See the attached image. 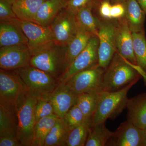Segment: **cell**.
I'll list each match as a JSON object with an SVG mask.
<instances>
[{
    "label": "cell",
    "instance_id": "cell-30",
    "mask_svg": "<svg viewBox=\"0 0 146 146\" xmlns=\"http://www.w3.org/2000/svg\"><path fill=\"white\" fill-rule=\"evenodd\" d=\"M54 115L55 112L50 99V93L38 96L35 108L36 123L42 118Z\"/></svg>",
    "mask_w": 146,
    "mask_h": 146
},
{
    "label": "cell",
    "instance_id": "cell-17",
    "mask_svg": "<svg viewBox=\"0 0 146 146\" xmlns=\"http://www.w3.org/2000/svg\"><path fill=\"white\" fill-rule=\"evenodd\" d=\"M28 40L21 27L15 23H0V47L27 45Z\"/></svg>",
    "mask_w": 146,
    "mask_h": 146
},
{
    "label": "cell",
    "instance_id": "cell-25",
    "mask_svg": "<svg viewBox=\"0 0 146 146\" xmlns=\"http://www.w3.org/2000/svg\"><path fill=\"white\" fill-rule=\"evenodd\" d=\"M56 115L42 118L35 127L33 146H44L46 137L58 119Z\"/></svg>",
    "mask_w": 146,
    "mask_h": 146
},
{
    "label": "cell",
    "instance_id": "cell-32",
    "mask_svg": "<svg viewBox=\"0 0 146 146\" xmlns=\"http://www.w3.org/2000/svg\"><path fill=\"white\" fill-rule=\"evenodd\" d=\"M102 0H67L64 8L76 14L81 9L88 6L93 5L97 9Z\"/></svg>",
    "mask_w": 146,
    "mask_h": 146
},
{
    "label": "cell",
    "instance_id": "cell-35",
    "mask_svg": "<svg viewBox=\"0 0 146 146\" xmlns=\"http://www.w3.org/2000/svg\"><path fill=\"white\" fill-rule=\"evenodd\" d=\"M125 15V8L123 3L112 4L111 16L112 20H118L124 18Z\"/></svg>",
    "mask_w": 146,
    "mask_h": 146
},
{
    "label": "cell",
    "instance_id": "cell-34",
    "mask_svg": "<svg viewBox=\"0 0 146 146\" xmlns=\"http://www.w3.org/2000/svg\"><path fill=\"white\" fill-rule=\"evenodd\" d=\"M112 5L110 0H102L100 3L97 9L98 11L100 16L103 20H112L111 16Z\"/></svg>",
    "mask_w": 146,
    "mask_h": 146
},
{
    "label": "cell",
    "instance_id": "cell-38",
    "mask_svg": "<svg viewBox=\"0 0 146 146\" xmlns=\"http://www.w3.org/2000/svg\"><path fill=\"white\" fill-rule=\"evenodd\" d=\"M126 0H110L112 4L117 3H123Z\"/></svg>",
    "mask_w": 146,
    "mask_h": 146
},
{
    "label": "cell",
    "instance_id": "cell-27",
    "mask_svg": "<svg viewBox=\"0 0 146 146\" xmlns=\"http://www.w3.org/2000/svg\"><path fill=\"white\" fill-rule=\"evenodd\" d=\"M101 92L84 93L78 96L76 105L81 110L86 119H91L94 115L98 106Z\"/></svg>",
    "mask_w": 146,
    "mask_h": 146
},
{
    "label": "cell",
    "instance_id": "cell-29",
    "mask_svg": "<svg viewBox=\"0 0 146 146\" xmlns=\"http://www.w3.org/2000/svg\"><path fill=\"white\" fill-rule=\"evenodd\" d=\"M133 49L137 65L146 73V37L145 31L132 33Z\"/></svg>",
    "mask_w": 146,
    "mask_h": 146
},
{
    "label": "cell",
    "instance_id": "cell-36",
    "mask_svg": "<svg viewBox=\"0 0 146 146\" xmlns=\"http://www.w3.org/2000/svg\"><path fill=\"white\" fill-rule=\"evenodd\" d=\"M0 146H22L17 136L6 135L0 136Z\"/></svg>",
    "mask_w": 146,
    "mask_h": 146
},
{
    "label": "cell",
    "instance_id": "cell-19",
    "mask_svg": "<svg viewBox=\"0 0 146 146\" xmlns=\"http://www.w3.org/2000/svg\"><path fill=\"white\" fill-rule=\"evenodd\" d=\"M67 0H46L36 13L34 23L45 27H49L54 18L65 7Z\"/></svg>",
    "mask_w": 146,
    "mask_h": 146
},
{
    "label": "cell",
    "instance_id": "cell-22",
    "mask_svg": "<svg viewBox=\"0 0 146 146\" xmlns=\"http://www.w3.org/2000/svg\"><path fill=\"white\" fill-rule=\"evenodd\" d=\"M93 36L94 35L79 26L76 34L67 46L66 58L67 68L86 48Z\"/></svg>",
    "mask_w": 146,
    "mask_h": 146
},
{
    "label": "cell",
    "instance_id": "cell-15",
    "mask_svg": "<svg viewBox=\"0 0 146 146\" xmlns=\"http://www.w3.org/2000/svg\"><path fill=\"white\" fill-rule=\"evenodd\" d=\"M78 95L68 88L65 82H59L54 90L50 93V97L54 108L55 114L62 119L76 104Z\"/></svg>",
    "mask_w": 146,
    "mask_h": 146
},
{
    "label": "cell",
    "instance_id": "cell-37",
    "mask_svg": "<svg viewBox=\"0 0 146 146\" xmlns=\"http://www.w3.org/2000/svg\"><path fill=\"white\" fill-rule=\"evenodd\" d=\"M139 5L146 14V0H136Z\"/></svg>",
    "mask_w": 146,
    "mask_h": 146
},
{
    "label": "cell",
    "instance_id": "cell-26",
    "mask_svg": "<svg viewBox=\"0 0 146 146\" xmlns=\"http://www.w3.org/2000/svg\"><path fill=\"white\" fill-rule=\"evenodd\" d=\"M69 132L64 125L62 119L58 118L46 137L44 146H65Z\"/></svg>",
    "mask_w": 146,
    "mask_h": 146
},
{
    "label": "cell",
    "instance_id": "cell-21",
    "mask_svg": "<svg viewBox=\"0 0 146 146\" xmlns=\"http://www.w3.org/2000/svg\"><path fill=\"white\" fill-rule=\"evenodd\" d=\"M46 0H18L12 4L13 12L19 20L34 23L40 6Z\"/></svg>",
    "mask_w": 146,
    "mask_h": 146
},
{
    "label": "cell",
    "instance_id": "cell-24",
    "mask_svg": "<svg viewBox=\"0 0 146 146\" xmlns=\"http://www.w3.org/2000/svg\"><path fill=\"white\" fill-rule=\"evenodd\" d=\"M113 133L106 127L105 122L91 126L85 146H107Z\"/></svg>",
    "mask_w": 146,
    "mask_h": 146
},
{
    "label": "cell",
    "instance_id": "cell-12",
    "mask_svg": "<svg viewBox=\"0 0 146 146\" xmlns=\"http://www.w3.org/2000/svg\"><path fill=\"white\" fill-rule=\"evenodd\" d=\"M31 54L27 45L2 47L0 48V68L14 70L30 65Z\"/></svg>",
    "mask_w": 146,
    "mask_h": 146
},
{
    "label": "cell",
    "instance_id": "cell-3",
    "mask_svg": "<svg viewBox=\"0 0 146 146\" xmlns=\"http://www.w3.org/2000/svg\"><path fill=\"white\" fill-rule=\"evenodd\" d=\"M142 77L135 68V65L126 60L116 52L105 70L103 79V91H118L134 80Z\"/></svg>",
    "mask_w": 146,
    "mask_h": 146
},
{
    "label": "cell",
    "instance_id": "cell-2",
    "mask_svg": "<svg viewBox=\"0 0 146 146\" xmlns=\"http://www.w3.org/2000/svg\"><path fill=\"white\" fill-rule=\"evenodd\" d=\"M140 78L134 80L122 89L114 92L103 91L100 94L96 111L90 121L91 126L105 122L108 119H115L126 108L127 95L131 88Z\"/></svg>",
    "mask_w": 146,
    "mask_h": 146
},
{
    "label": "cell",
    "instance_id": "cell-14",
    "mask_svg": "<svg viewBox=\"0 0 146 146\" xmlns=\"http://www.w3.org/2000/svg\"><path fill=\"white\" fill-rule=\"evenodd\" d=\"M117 20L115 39L117 52L133 65H137L133 49L132 32L124 17Z\"/></svg>",
    "mask_w": 146,
    "mask_h": 146
},
{
    "label": "cell",
    "instance_id": "cell-20",
    "mask_svg": "<svg viewBox=\"0 0 146 146\" xmlns=\"http://www.w3.org/2000/svg\"><path fill=\"white\" fill-rule=\"evenodd\" d=\"M17 127L15 106L0 102V136H16Z\"/></svg>",
    "mask_w": 146,
    "mask_h": 146
},
{
    "label": "cell",
    "instance_id": "cell-18",
    "mask_svg": "<svg viewBox=\"0 0 146 146\" xmlns=\"http://www.w3.org/2000/svg\"><path fill=\"white\" fill-rule=\"evenodd\" d=\"M125 8L124 18L132 33L145 31L144 24L146 14L136 0H126L123 3Z\"/></svg>",
    "mask_w": 146,
    "mask_h": 146
},
{
    "label": "cell",
    "instance_id": "cell-4",
    "mask_svg": "<svg viewBox=\"0 0 146 146\" xmlns=\"http://www.w3.org/2000/svg\"><path fill=\"white\" fill-rule=\"evenodd\" d=\"M67 47L54 44L31 55L30 65L51 75L58 80L67 68Z\"/></svg>",
    "mask_w": 146,
    "mask_h": 146
},
{
    "label": "cell",
    "instance_id": "cell-9",
    "mask_svg": "<svg viewBox=\"0 0 146 146\" xmlns=\"http://www.w3.org/2000/svg\"><path fill=\"white\" fill-rule=\"evenodd\" d=\"M56 44L67 47L76 34L79 25L76 14L63 8L50 26Z\"/></svg>",
    "mask_w": 146,
    "mask_h": 146
},
{
    "label": "cell",
    "instance_id": "cell-10",
    "mask_svg": "<svg viewBox=\"0 0 146 146\" xmlns=\"http://www.w3.org/2000/svg\"><path fill=\"white\" fill-rule=\"evenodd\" d=\"M98 36H92L86 48L68 66L63 74L58 78V82L66 81L76 73L98 65Z\"/></svg>",
    "mask_w": 146,
    "mask_h": 146
},
{
    "label": "cell",
    "instance_id": "cell-11",
    "mask_svg": "<svg viewBox=\"0 0 146 146\" xmlns=\"http://www.w3.org/2000/svg\"><path fill=\"white\" fill-rule=\"evenodd\" d=\"M28 90L20 75L13 70H0V102L16 105L18 98Z\"/></svg>",
    "mask_w": 146,
    "mask_h": 146
},
{
    "label": "cell",
    "instance_id": "cell-1",
    "mask_svg": "<svg viewBox=\"0 0 146 146\" xmlns=\"http://www.w3.org/2000/svg\"><path fill=\"white\" fill-rule=\"evenodd\" d=\"M39 95L27 90L20 95L15 105L16 136L22 146H33L36 124L35 108Z\"/></svg>",
    "mask_w": 146,
    "mask_h": 146
},
{
    "label": "cell",
    "instance_id": "cell-7",
    "mask_svg": "<svg viewBox=\"0 0 146 146\" xmlns=\"http://www.w3.org/2000/svg\"><path fill=\"white\" fill-rule=\"evenodd\" d=\"M16 23L21 27L28 40L27 46L31 55L55 44L52 30L45 27L30 22L17 19Z\"/></svg>",
    "mask_w": 146,
    "mask_h": 146
},
{
    "label": "cell",
    "instance_id": "cell-28",
    "mask_svg": "<svg viewBox=\"0 0 146 146\" xmlns=\"http://www.w3.org/2000/svg\"><path fill=\"white\" fill-rule=\"evenodd\" d=\"M90 121L91 119H86L70 131L66 141V146H85L91 127Z\"/></svg>",
    "mask_w": 146,
    "mask_h": 146
},
{
    "label": "cell",
    "instance_id": "cell-6",
    "mask_svg": "<svg viewBox=\"0 0 146 146\" xmlns=\"http://www.w3.org/2000/svg\"><path fill=\"white\" fill-rule=\"evenodd\" d=\"M13 71L21 76L28 90L39 96L52 92L59 83L51 75L30 65Z\"/></svg>",
    "mask_w": 146,
    "mask_h": 146
},
{
    "label": "cell",
    "instance_id": "cell-5",
    "mask_svg": "<svg viewBox=\"0 0 146 146\" xmlns=\"http://www.w3.org/2000/svg\"><path fill=\"white\" fill-rule=\"evenodd\" d=\"M104 71L98 64L76 73L63 82L76 95L100 93L103 91V79Z\"/></svg>",
    "mask_w": 146,
    "mask_h": 146
},
{
    "label": "cell",
    "instance_id": "cell-16",
    "mask_svg": "<svg viewBox=\"0 0 146 146\" xmlns=\"http://www.w3.org/2000/svg\"><path fill=\"white\" fill-rule=\"evenodd\" d=\"M126 108L127 121L144 129L146 126V93L128 99Z\"/></svg>",
    "mask_w": 146,
    "mask_h": 146
},
{
    "label": "cell",
    "instance_id": "cell-8",
    "mask_svg": "<svg viewBox=\"0 0 146 146\" xmlns=\"http://www.w3.org/2000/svg\"><path fill=\"white\" fill-rule=\"evenodd\" d=\"M101 21L98 33V65L105 70L117 52L115 30L116 21Z\"/></svg>",
    "mask_w": 146,
    "mask_h": 146
},
{
    "label": "cell",
    "instance_id": "cell-23",
    "mask_svg": "<svg viewBox=\"0 0 146 146\" xmlns=\"http://www.w3.org/2000/svg\"><path fill=\"white\" fill-rule=\"evenodd\" d=\"M94 6L90 5L81 9L76 14L79 26L94 36H98L101 21L93 15Z\"/></svg>",
    "mask_w": 146,
    "mask_h": 146
},
{
    "label": "cell",
    "instance_id": "cell-13",
    "mask_svg": "<svg viewBox=\"0 0 146 146\" xmlns=\"http://www.w3.org/2000/svg\"><path fill=\"white\" fill-rule=\"evenodd\" d=\"M107 146H146L143 129L127 120L114 132Z\"/></svg>",
    "mask_w": 146,
    "mask_h": 146
},
{
    "label": "cell",
    "instance_id": "cell-31",
    "mask_svg": "<svg viewBox=\"0 0 146 146\" xmlns=\"http://www.w3.org/2000/svg\"><path fill=\"white\" fill-rule=\"evenodd\" d=\"M64 125L70 133L74 128L80 125L86 119L81 110L75 104L62 118Z\"/></svg>",
    "mask_w": 146,
    "mask_h": 146
},
{
    "label": "cell",
    "instance_id": "cell-40",
    "mask_svg": "<svg viewBox=\"0 0 146 146\" xmlns=\"http://www.w3.org/2000/svg\"><path fill=\"white\" fill-rule=\"evenodd\" d=\"M144 135H145V140L146 146V126L144 128Z\"/></svg>",
    "mask_w": 146,
    "mask_h": 146
},
{
    "label": "cell",
    "instance_id": "cell-33",
    "mask_svg": "<svg viewBox=\"0 0 146 146\" xmlns=\"http://www.w3.org/2000/svg\"><path fill=\"white\" fill-rule=\"evenodd\" d=\"M17 19L12 9V5L6 0H0L1 23H14Z\"/></svg>",
    "mask_w": 146,
    "mask_h": 146
},
{
    "label": "cell",
    "instance_id": "cell-39",
    "mask_svg": "<svg viewBox=\"0 0 146 146\" xmlns=\"http://www.w3.org/2000/svg\"><path fill=\"white\" fill-rule=\"evenodd\" d=\"M6 1H7V2H8L9 3H10V4L12 5L14 2L16 1H18V0H6Z\"/></svg>",
    "mask_w": 146,
    "mask_h": 146
}]
</instances>
